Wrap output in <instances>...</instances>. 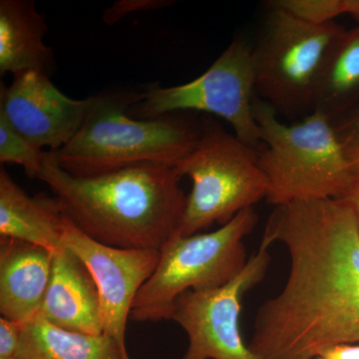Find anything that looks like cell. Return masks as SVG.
Segmentation results:
<instances>
[{"label": "cell", "mask_w": 359, "mask_h": 359, "mask_svg": "<svg viewBox=\"0 0 359 359\" xmlns=\"http://www.w3.org/2000/svg\"><path fill=\"white\" fill-rule=\"evenodd\" d=\"M36 318L72 332L103 334L95 280L65 247L54 252L50 283Z\"/></svg>", "instance_id": "obj_12"}, {"label": "cell", "mask_w": 359, "mask_h": 359, "mask_svg": "<svg viewBox=\"0 0 359 359\" xmlns=\"http://www.w3.org/2000/svg\"><path fill=\"white\" fill-rule=\"evenodd\" d=\"M175 168L193 183L176 236L196 235L214 224L224 226L269 195L257 149L212 120L205 122L195 147Z\"/></svg>", "instance_id": "obj_6"}, {"label": "cell", "mask_w": 359, "mask_h": 359, "mask_svg": "<svg viewBox=\"0 0 359 359\" xmlns=\"http://www.w3.org/2000/svg\"><path fill=\"white\" fill-rule=\"evenodd\" d=\"M16 359H127L106 334L56 327L40 318L22 325Z\"/></svg>", "instance_id": "obj_17"}, {"label": "cell", "mask_w": 359, "mask_h": 359, "mask_svg": "<svg viewBox=\"0 0 359 359\" xmlns=\"http://www.w3.org/2000/svg\"><path fill=\"white\" fill-rule=\"evenodd\" d=\"M311 359H330V358H325V356H316V358H311Z\"/></svg>", "instance_id": "obj_26"}, {"label": "cell", "mask_w": 359, "mask_h": 359, "mask_svg": "<svg viewBox=\"0 0 359 359\" xmlns=\"http://www.w3.org/2000/svg\"><path fill=\"white\" fill-rule=\"evenodd\" d=\"M257 221L254 208H249L217 231L170 238L160 250L154 273L139 290L130 318L140 323L171 320L175 302L184 292L217 289L231 282L248 263L244 240Z\"/></svg>", "instance_id": "obj_7"}, {"label": "cell", "mask_w": 359, "mask_h": 359, "mask_svg": "<svg viewBox=\"0 0 359 359\" xmlns=\"http://www.w3.org/2000/svg\"><path fill=\"white\" fill-rule=\"evenodd\" d=\"M359 105V25L337 39L321 68L313 112L334 122Z\"/></svg>", "instance_id": "obj_16"}, {"label": "cell", "mask_w": 359, "mask_h": 359, "mask_svg": "<svg viewBox=\"0 0 359 359\" xmlns=\"http://www.w3.org/2000/svg\"><path fill=\"white\" fill-rule=\"evenodd\" d=\"M252 47L244 37H236L209 69L188 83L145 92L129 115L150 120L177 111L195 110L218 116L233 134L250 147L263 146L254 114L256 97Z\"/></svg>", "instance_id": "obj_8"}, {"label": "cell", "mask_w": 359, "mask_h": 359, "mask_svg": "<svg viewBox=\"0 0 359 359\" xmlns=\"http://www.w3.org/2000/svg\"><path fill=\"white\" fill-rule=\"evenodd\" d=\"M332 123L346 159L359 169V105Z\"/></svg>", "instance_id": "obj_20"}, {"label": "cell", "mask_w": 359, "mask_h": 359, "mask_svg": "<svg viewBox=\"0 0 359 359\" xmlns=\"http://www.w3.org/2000/svg\"><path fill=\"white\" fill-rule=\"evenodd\" d=\"M271 2L314 25L332 22L337 16L346 14V0H273Z\"/></svg>", "instance_id": "obj_19"}, {"label": "cell", "mask_w": 359, "mask_h": 359, "mask_svg": "<svg viewBox=\"0 0 359 359\" xmlns=\"http://www.w3.org/2000/svg\"><path fill=\"white\" fill-rule=\"evenodd\" d=\"M254 114L263 142L257 154L269 182V204L344 197L353 170L327 117L313 112L285 123L257 95Z\"/></svg>", "instance_id": "obj_4"}, {"label": "cell", "mask_w": 359, "mask_h": 359, "mask_svg": "<svg viewBox=\"0 0 359 359\" xmlns=\"http://www.w3.org/2000/svg\"><path fill=\"white\" fill-rule=\"evenodd\" d=\"M320 355L330 359H359V344H337L330 347Z\"/></svg>", "instance_id": "obj_23"}, {"label": "cell", "mask_w": 359, "mask_h": 359, "mask_svg": "<svg viewBox=\"0 0 359 359\" xmlns=\"http://www.w3.org/2000/svg\"><path fill=\"white\" fill-rule=\"evenodd\" d=\"M346 14L351 15L359 25V0H346Z\"/></svg>", "instance_id": "obj_25"}, {"label": "cell", "mask_w": 359, "mask_h": 359, "mask_svg": "<svg viewBox=\"0 0 359 359\" xmlns=\"http://www.w3.org/2000/svg\"><path fill=\"white\" fill-rule=\"evenodd\" d=\"M176 168L145 163L97 176H73L49 151L39 179L66 218L97 243L116 249L161 250L176 235L187 196Z\"/></svg>", "instance_id": "obj_2"}, {"label": "cell", "mask_w": 359, "mask_h": 359, "mask_svg": "<svg viewBox=\"0 0 359 359\" xmlns=\"http://www.w3.org/2000/svg\"><path fill=\"white\" fill-rule=\"evenodd\" d=\"M45 153L18 131L0 112V163L20 165L30 178H39L44 166Z\"/></svg>", "instance_id": "obj_18"}, {"label": "cell", "mask_w": 359, "mask_h": 359, "mask_svg": "<svg viewBox=\"0 0 359 359\" xmlns=\"http://www.w3.org/2000/svg\"><path fill=\"white\" fill-rule=\"evenodd\" d=\"M62 244L76 255L95 280L100 299L103 334L114 340L125 358L127 321L142 285L154 273L159 250L107 247L92 240L66 218Z\"/></svg>", "instance_id": "obj_10"}, {"label": "cell", "mask_w": 359, "mask_h": 359, "mask_svg": "<svg viewBox=\"0 0 359 359\" xmlns=\"http://www.w3.org/2000/svg\"><path fill=\"white\" fill-rule=\"evenodd\" d=\"M54 252L40 245L0 238V313L25 323L39 314L50 283Z\"/></svg>", "instance_id": "obj_13"}, {"label": "cell", "mask_w": 359, "mask_h": 359, "mask_svg": "<svg viewBox=\"0 0 359 359\" xmlns=\"http://www.w3.org/2000/svg\"><path fill=\"white\" fill-rule=\"evenodd\" d=\"M44 14L30 0L0 1V75L25 71L48 74L53 52L44 44L47 32Z\"/></svg>", "instance_id": "obj_15"}, {"label": "cell", "mask_w": 359, "mask_h": 359, "mask_svg": "<svg viewBox=\"0 0 359 359\" xmlns=\"http://www.w3.org/2000/svg\"><path fill=\"white\" fill-rule=\"evenodd\" d=\"M264 235L287 247L290 273L257 311L250 351L261 359H311L359 344V224L341 199L276 207Z\"/></svg>", "instance_id": "obj_1"}, {"label": "cell", "mask_w": 359, "mask_h": 359, "mask_svg": "<svg viewBox=\"0 0 359 359\" xmlns=\"http://www.w3.org/2000/svg\"><path fill=\"white\" fill-rule=\"evenodd\" d=\"M266 6L252 47L256 94L276 114L297 121L313 112L321 68L346 28L306 22L271 1Z\"/></svg>", "instance_id": "obj_5"}, {"label": "cell", "mask_w": 359, "mask_h": 359, "mask_svg": "<svg viewBox=\"0 0 359 359\" xmlns=\"http://www.w3.org/2000/svg\"><path fill=\"white\" fill-rule=\"evenodd\" d=\"M273 242L264 235L256 254L231 282L208 290H188L175 302L171 320L185 330L183 359H261L245 344L240 328L242 299L264 280Z\"/></svg>", "instance_id": "obj_9"}, {"label": "cell", "mask_w": 359, "mask_h": 359, "mask_svg": "<svg viewBox=\"0 0 359 359\" xmlns=\"http://www.w3.org/2000/svg\"><path fill=\"white\" fill-rule=\"evenodd\" d=\"M66 221L55 197H30L0 168V238L40 245L56 252L62 249Z\"/></svg>", "instance_id": "obj_14"}, {"label": "cell", "mask_w": 359, "mask_h": 359, "mask_svg": "<svg viewBox=\"0 0 359 359\" xmlns=\"http://www.w3.org/2000/svg\"><path fill=\"white\" fill-rule=\"evenodd\" d=\"M95 102L96 96H65L41 71L18 73L9 86H0V112L27 140L52 152L74 138Z\"/></svg>", "instance_id": "obj_11"}, {"label": "cell", "mask_w": 359, "mask_h": 359, "mask_svg": "<svg viewBox=\"0 0 359 359\" xmlns=\"http://www.w3.org/2000/svg\"><path fill=\"white\" fill-rule=\"evenodd\" d=\"M8 359H16V358H8Z\"/></svg>", "instance_id": "obj_27"}, {"label": "cell", "mask_w": 359, "mask_h": 359, "mask_svg": "<svg viewBox=\"0 0 359 359\" xmlns=\"http://www.w3.org/2000/svg\"><path fill=\"white\" fill-rule=\"evenodd\" d=\"M144 97L145 92L97 95L74 138L49 152L60 168L76 177L111 173L145 163L176 166L195 147L201 132L179 119L130 117V108Z\"/></svg>", "instance_id": "obj_3"}, {"label": "cell", "mask_w": 359, "mask_h": 359, "mask_svg": "<svg viewBox=\"0 0 359 359\" xmlns=\"http://www.w3.org/2000/svg\"><path fill=\"white\" fill-rule=\"evenodd\" d=\"M170 4L173 2L165 1V0H120L105 11L103 15L104 22L113 25L135 11L161 8V7L171 6Z\"/></svg>", "instance_id": "obj_21"}, {"label": "cell", "mask_w": 359, "mask_h": 359, "mask_svg": "<svg viewBox=\"0 0 359 359\" xmlns=\"http://www.w3.org/2000/svg\"><path fill=\"white\" fill-rule=\"evenodd\" d=\"M22 325L7 318H0V359L15 358Z\"/></svg>", "instance_id": "obj_22"}, {"label": "cell", "mask_w": 359, "mask_h": 359, "mask_svg": "<svg viewBox=\"0 0 359 359\" xmlns=\"http://www.w3.org/2000/svg\"><path fill=\"white\" fill-rule=\"evenodd\" d=\"M341 200L346 201L353 208L359 224V169L353 170L351 185Z\"/></svg>", "instance_id": "obj_24"}]
</instances>
